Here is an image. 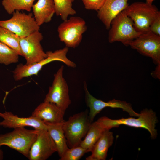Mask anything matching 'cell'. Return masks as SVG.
<instances>
[{
    "label": "cell",
    "mask_w": 160,
    "mask_h": 160,
    "mask_svg": "<svg viewBox=\"0 0 160 160\" xmlns=\"http://www.w3.org/2000/svg\"><path fill=\"white\" fill-rule=\"evenodd\" d=\"M0 117L3 119L0 122V126L5 128L15 129L31 127L36 129L47 130V126L44 122L32 116L20 117L11 112L6 111L3 113L0 112Z\"/></svg>",
    "instance_id": "5bb4252c"
},
{
    "label": "cell",
    "mask_w": 160,
    "mask_h": 160,
    "mask_svg": "<svg viewBox=\"0 0 160 160\" xmlns=\"http://www.w3.org/2000/svg\"><path fill=\"white\" fill-rule=\"evenodd\" d=\"M48 133L54 141L59 157H61L69 148L63 128L62 123H45Z\"/></svg>",
    "instance_id": "d6986e66"
},
{
    "label": "cell",
    "mask_w": 160,
    "mask_h": 160,
    "mask_svg": "<svg viewBox=\"0 0 160 160\" xmlns=\"http://www.w3.org/2000/svg\"><path fill=\"white\" fill-rule=\"evenodd\" d=\"M11 132L0 135V147L7 146L28 158L31 148L36 140L38 130H28L24 127L14 129Z\"/></svg>",
    "instance_id": "277c9868"
},
{
    "label": "cell",
    "mask_w": 160,
    "mask_h": 160,
    "mask_svg": "<svg viewBox=\"0 0 160 160\" xmlns=\"http://www.w3.org/2000/svg\"><path fill=\"white\" fill-rule=\"evenodd\" d=\"M64 113L55 104L44 101L35 109L31 116L44 123H62L65 121Z\"/></svg>",
    "instance_id": "9a60e30c"
},
{
    "label": "cell",
    "mask_w": 160,
    "mask_h": 160,
    "mask_svg": "<svg viewBox=\"0 0 160 160\" xmlns=\"http://www.w3.org/2000/svg\"><path fill=\"white\" fill-rule=\"evenodd\" d=\"M68 48L65 47L63 48L53 52L47 51V56L40 61L31 65L20 63L13 71V76L16 81L21 80L24 78L33 75H37L44 66L54 61H59L64 63L68 66L75 68L76 64L68 59L67 54Z\"/></svg>",
    "instance_id": "7a4b0ae2"
},
{
    "label": "cell",
    "mask_w": 160,
    "mask_h": 160,
    "mask_svg": "<svg viewBox=\"0 0 160 160\" xmlns=\"http://www.w3.org/2000/svg\"><path fill=\"white\" fill-rule=\"evenodd\" d=\"M32 8L34 17L40 26L50 22L55 13L53 0H38L33 5Z\"/></svg>",
    "instance_id": "ac0fdd59"
},
{
    "label": "cell",
    "mask_w": 160,
    "mask_h": 160,
    "mask_svg": "<svg viewBox=\"0 0 160 160\" xmlns=\"http://www.w3.org/2000/svg\"><path fill=\"white\" fill-rule=\"evenodd\" d=\"M105 129L97 121L91 124L84 140L79 145L91 152L97 141Z\"/></svg>",
    "instance_id": "ffe728a7"
},
{
    "label": "cell",
    "mask_w": 160,
    "mask_h": 160,
    "mask_svg": "<svg viewBox=\"0 0 160 160\" xmlns=\"http://www.w3.org/2000/svg\"><path fill=\"white\" fill-rule=\"evenodd\" d=\"M149 30L154 33L160 36V13L151 22Z\"/></svg>",
    "instance_id": "4316f807"
},
{
    "label": "cell",
    "mask_w": 160,
    "mask_h": 160,
    "mask_svg": "<svg viewBox=\"0 0 160 160\" xmlns=\"http://www.w3.org/2000/svg\"><path fill=\"white\" fill-rule=\"evenodd\" d=\"M20 37L9 30L0 26V41L15 50L23 56L20 45Z\"/></svg>",
    "instance_id": "7402d4cb"
},
{
    "label": "cell",
    "mask_w": 160,
    "mask_h": 160,
    "mask_svg": "<svg viewBox=\"0 0 160 160\" xmlns=\"http://www.w3.org/2000/svg\"><path fill=\"white\" fill-rule=\"evenodd\" d=\"M85 8L98 11L102 7L106 0H81Z\"/></svg>",
    "instance_id": "484cf974"
},
{
    "label": "cell",
    "mask_w": 160,
    "mask_h": 160,
    "mask_svg": "<svg viewBox=\"0 0 160 160\" xmlns=\"http://www.w3.org/2000/svg\"><path fill=\"white\" fill-rule=\"evenodd\" d=\"M64 66L62 65L54 75L52 85L49 87L44 101L53 103L63 112L71 103L68 87L63 76Z\"/></svg>",
    "instance_id": "ba28073f"
},
{
    "label": "cell",
    "mask_w": 160,
    "mask_h": 160,
    "mask_svg": "<svg viewBox=\"0 0 160 160\" xmlns=\"http://www.w3.org/2000/svg\"><path fill=\"white\" fill-rule=\"evenodd\" d=\"M12 14V17L9 19L0 20V26L9 30L20 38L26 37L39 31L40 26L37 24L32 13L27 14L16 10Z\"/></svg>",
    "instance_id": "9c48e42d"
},
{
    "label": "cell",
    "mask_w": 160,
    "mask_h": 160,
    "mask_svg": "<svg viewBox=\"0 0 160 160\" xmlns=\"http://www.w3.org/2000/svg\"><path fill=\"white\" fill-rule=\"evenodd\" d=\"M57 152L56 145L48 131L38 130L37 138L30 149V160H45Z\"/></svg>",
    "instance_id": "4fadbf2b"
},
{
    "label": "cell",
    "mask_w": 160,
    "mask_h": 160,
    "mask_svg": "<svg viewBox=\"0 0 160 160\" xmlns=\"http://www.w3.org/2000/svg\"><path fill=\"white\" fill-rule=\"evenodd\" d=\"M35 0H2V4L9 14H12L15 11H31Z\"/></svg>",
    "instance_id": "44dd1931"
},
{
    "label": "cell",
    "mask_w": 160,
    "mask_h": 160,
    "mask_svg": "<svg viewBox=\"0 0 160 160\" xmlns=\"http://www.w3.org/2000/svg\"><path fill=\"white\" fill-rule=\"evenodd\" d=\"M3 153L0 148V160L3 159Z\"/></svg>",
    "instance_id": "83f0119b"
},
{
    "label": "cell",
    "mask_w": 160,
    "mask_h": 160,
    "mask_svg": "<svg viewBox=\"0 0 160 160\" xmlns=\"http://www.w3.org/2000/svg\"><path fill=\"white\" fill-rule=\"evenodd\" d=\"M19 55L15 50L0 41V63L8 65L18 62Z\"/></svg>",
    "instance_id": "cb8c5ba5"
},
{
    "label": "cell",
    "mask_w": 160,
    "mask_h": 160,
    "mask_svg": "<svg viewBox=\"0 0 160 160\" xmlns=\"http://www.w3.org/2000/svg\"><path fill=\"white\" fill-rule=\"evenodd\" d=\"M111 25L108 36L110 43L120 41L125 45H129L142 33L136 30L132 21L124 10L112 20Z\"/></svg>",
    "instance_id": "8992f818"
},
{
    "label": "cell",
    "mask_w": 160,
    "mask_h": 160,
    "mask_svg": "<svg viewBox=\"0 0 160 160\" xmlns=\"http://www.w3.org/2000/svg\"><path fill=\"white\" fill-rule=\"evenodd\" d=\"M87 29L85 20L77 16L70 17L58 26L57 32L60 40L68 47L75 48L81 42L83 34Z\"/></svg>",
    "instance_id": "52a82bcc"
},
{
    "label": "cell",
    "mask_w": 160,
    "mask_h": 160,
    "mask_svg": "<svg viewBox=\"0 0 160 160\" xmlns=\"http://www.w3.org/2000/svg\"><path fill=\"white\" fill-rule=\"evenodd\" d=\"M84 88L87 104L90 109L89 116L92 122L96 115L106 107L121 108L131 116L138 117L139 116L140 113H137L133 110L131 104L115 99L108 102L103 101L92 96L88 91L86 84H84Z\"/></svg>",
    "instance_id": "7c38bea8"
},
{
    "label": "cell",
    "mask_w": 160,
    "mask_h": 160,
    "mask_svg": "<svg viewBox=\"0 0 160 160\" xmlns=\"http://www.w3.org/2000/svg\"><path fill=\"white\" fill-rule=\"evenodd\" d=\"M92 123L87 111L74 114L63 123V130L69 148L79 145Z\"/></svg>",
    "instance_id": "3957f363"
},
{
    "label": "cell",
    "mask_w": 160,
    "mask_h": 160,
    "mask_svg": "<svg viewBox=\"0 0 160 160\" xmlns=\"http://www.w3.org/2000/svg\"><path fill=\"white\" fill-rule=\"evenodd\" d=\"M56 15L60 16L64 21L67 19L69 15L76 13V11L72 8V2L71 0H53Z\"/></svg>",
    "instance_id": "603a6c76"
},
{
    "label": "cell",
    "mask_w": 160,
    "mask_h": 160,
    "mask_svg": "<svg viewBox=\"0 0 160 160\" xmlns=\"http://www.w3.org/2000/svg\"><path fill=\"white\" fill-rule=\"evenodd\" d=\"M43 37L42 33L38 31L26 37L20 38V48L26 60V65L33 64L47 56L41 44Z\"/></svg>",
    "instance_id": "30bf717a"
},
{
    "label": "cell",
    "mask_w": 160,
    "mask_h": 160,
    "mask_svg": "<svg viewBox=\"0 0 160 160\" xmlns=\"http://www.w3.org/2000/svg\"><path fill=\"white\" fill-rule=\"evenodd\" d=\"M129 45L142 54L150 57L157 66H160V36L150 31L142 33Z\"/></svg>",
    "instance_id": "8fae6325"
},
{
    "label": "cell",
    "mask_w": 160,
    "mask_h": 160,
    "mask_svg": "<svg viewBox=\"0 0 160 160\" xmlns=\"http://www.w3.org/2000/svg\"><path fill=\"white\" fill-rule=\"evenodd\" d=\"M97 121L106 130H110L113 128L124 125L145 129L149 132L151 137L153 139L156 138L157 135V130L155 128L158 120L156 113L151 109H143L137 118L129 117L112 119L106 116H103Z\"/></svg>",
    "instance_id": "6da1fadb"
},
{
    "label": "cell",
    "mask_w": 160,
    "mask_h": 160,
    "mask_svg": "<svg viewBox=\"0 0 160 160\" xmlns=\"http://www.w3.org/2000/svg\"><path fill=\"white\" fill-rule=\"evenodd\" d=\"M155 0H146V2L150 4H152L153 1Z\"/></svg>",
    "instance_id": "f1b7e54d"
},
{
    "label": "cell",
    "mask_w": 160,
    "mask_h": 160,
    "mask_svg": "<svg viewBox=\"0 0 160 160\" xmlns=\"http://www.w3.org/2000/svg\"><path fill=\"white\" fill-rule=\"evenodd\" d=\"M124 11L132 21L136 30L142 33L150 31L151 24L160 13L155 5L141 2L128 5Z\"/></svg>",
    "instance_id": "5b68a950"
},
{
    "label": "cell",
    "mask_w": 160,
    "mask_h": 160,
    "mask_svg": "<svg viewBox=\"0 0 160 160\" xmlns=\"http://www.w3.org/2000/svg\"><path fill=\"white\" fill-rule=\"evenodd\" d=\"M72 2H73L74 0H71Z\"/></svg>",
    "instance_id": "f546056e"
},
{
    "label": "cell",
    "mask_w": 160,
    "mask_h": 160,
    "mask_svg": "<svg viewBox=\"0 0 160 160\" xmlns=\"http://www.w3.org/2000/svg\"><path fill=\"white\" fill-rule=\"evenodd\" d=\"M87 152V150L80 145L69 148L60 160H79Z\"/></svg>",
    "instance_id": "d4e9b609"
},
{
    "label": "cell",
    "mask_w": 160,
    "mask_h": 160,
    "mask_svg": "<svg viewBox=\"0 0 160 160\" xmlns=\"http://www.w3.org/2000/svg\"><path fill=\"white\" fill-rule=\"evenodd\" d=\"M113 133L107 130L103 133L94 145L91 154L86 158V160H105L109 148L114 140Z\"/></svg>",
    "instance_id": "e0dca14e"
},
{
    "label": "cell",
    "mask_w": 160,
    "mask_h": 160,
    "mask_svg": "<svg viewBox=\"0 0 160 160\" xmlns=\"http://www.w3.org/2000/svg\"><path fill=\"white\" fill-rule=\"evenodd\" d=\"M129 0H106L97 11L98 18L107 29L111 27L112 20L128 5Z\"/></svg>",
    "instance_id": "2e32d148"
}]
</instances>
